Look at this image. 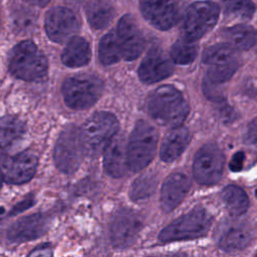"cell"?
Here are the masks:
<instances>
[{"instance_id":"1","label":"cell","mask_w":257,"mask_h":257,"mask_svg":"<svg viewBox=\"0 0 257 257\" xmlns=\"http://www.w3.org/2000/svg\"><path fill=\"white\" fill-rule=\"evenodd\" d=\"M146 108L156 122L171 128L182 125L190 111L183 93L170 84L156 88L149 95Z\"/></svg>"},{"instance_id":"2","label":"cell","mask_w":257,"mask_h":257,"mask_svg":"<svg viewBox=\"0 0 257 257\" xmlns=\"http://www.w3.org/2000/svg\"><path fill=\"white\" fill-rule=\"evenodd\" d=\"M10 73L22 80L37 81L47 74L48 62L43 52L31 40L16 44L8 55Z\"/></svg>"},{"instance_id":"3","label":"cell","mask_w":257,"mask_h":257,"mask_svg":"<svg viewBox=\"0 0 257 257\" xmlns=\"http://www.w3.org/2000/svg\"><path fill=\"white\" fill-rule=\"evenodd\" d=\"M116 117L107 111H98L88 117L80 128L85 154L97 157L118 131Z\"/></svg>"},{"instance_id":"4","label":"cell","mask_w":257,"mask_h":257,"mask_svg":"<svg viewBox=\"0 0 257 257\" xmlns=\"http://www.w3.org/2000/svg\"><path fill=\"white\" fill-rule=\"evenodd\" d=\"M158 145L156 128L146 120L136 122L127 142L128 170L138 172L145 169L153 160Z\"/></svg>"},{"instance_id":"5","label":"cell","mask_w":257,"mask_h":257,"mask_svg":"<svg viewBox=\"0 0 257 257\" xmlns=\"http://www.w3.org/2000/svg\"><path fill=\"white\" fill-rule=\"evenodd\" d=\"M211 214L203 207H196L166 226L159 234L162 242L182 241L205 236L212 225Z\"/></svg>"},{"instance_id":"6","label":"cell","mask_w":257,"mask_h":257,"mask_svg":"<svg viewBox=\"0 0 257 257\" xmlns=\"http://www.w3.org/2000/svg\"><path fill=\"white\" fill-rule=\"evenodd\" d=\"M103 88L102 80L93 74L70 76L62 84L63 100L72 109H86L98 100Z\"/></svg>"},{"instance_id":"7","label":"cell","mask_w":257,"mask_h":257,"mask_svg":"<svg viewBox=\"0 0 257 257\" xmlns=\"http://www.w3.org/2000/svg\"><path fill=\"white\" fill-rule=\"evenodd\" d=\"M85 154L80 130L75 125H68L59 135L53 159L56 168L64 174H72L80 167Z\"/></svg>"},{"instance_id":"8","label":"cell","mask_w":257,"mask_h":257,"mask_svg":"<svg viewBox=\"0 0 257 257\" xmlns=\"http://www.w3.org/2000/svg\"><path fill=\"white\" fill-rule=\"evenodd\" d=\"M219 7L214 2L199 1L191 4L183 21L184 37L196 41L210 31L217 23Z\"/></svg>"},{"instance_id":"9","label":"cell","mask_w":257,"mask_h":257,"mask_svg":"<svg viewBox=\"0 0 257 257\" xmlns=\"http://www.w3.org/2000/svg\"><path fill=\"white\" fill-rule=\"evenodd\" d=\"M225 157L218 146L207 144L196 154L193 163V174L202 185H214L220 181L224 171Z\"/></svg>"},{"instance_id":"10","label":"cell","mask_w":257,"mask_h":257,"mask_svg":"<svg viewBox=\"0 0 257 257\" xmlns=\"http://www.w3.org/2000/svg\"><path fill=\"white\" fill-rule=\"evenodd\" d=\"M143 222L140 216L131 209H118L109 222V237L116 248H126L137 239L142 230Z\"/></svg>"},{"instance_id":"11","label":"cell","mask_w":257,"mask_h":257,"mask_svg":"<svg viewBox=\"0 0 257 257\" xmlns=\"http://www.w3.org/2000/svg\"><path fill=\"white\" fill-rule=\"evenodd\" d=\"M37 168L36 156L28 151L14 156L3 155L1 171L3 181L13 185H20L30 181Z\"/></svg>"},{"instance_id":"12","label":"cell","mask_w":257,"mask_h":257,"mask_svg":"<svg viewBox=\"0 0 257 257\" xmlns=\"http://www.w3.org/2000/svg\"><path fill=\"white\" fill-rule=\"evenodd\" d=\"M144 17L156 28L168 30L180 17L181 0H140Z\"/></svg>"},{"instance_id":"13","label":"cell","mask_w":257,"mask_h":257,"mask_svg":"<svg viewBox=\"0 0 257 257\" xmlns=\"http://www.w3.org/2000/svg\"><path fill=\"white\" fill-rule=\"evenodd\" d=\"M45 31L50 40L62 43L75 34L79 28L75 14L65 7H54L45 15Z\"/></svg>"},{"instance_id":"14","label":"cell","mask_w":257,"mask_h":257,"mask_svg":"<svg viewBox=\"0 0 257 257\" xmlns=\"http://www.w3.org/2000/svg\"><path fill=\"white\" fill-rule=\"evenodd\" d=\"M116 35L124 60L133 61L142 54L145 47V38L132 15L126 14L120 18L117 23Z\"/></svg>"},{"instance_id":"15","label":"cell","mask_w":257,"mask_h":257,"mask_svg":"<svg viewBox=\"0 0 257 257\" xmlns=\"http://www.w3.org/2000/svg\"><path fill=\"white\" fill-rule=\"evenodd\" d=\"M173 73V65L165 53L158 49H151L141 62L138 75L142 82L152 84L169 77Z\"/></svg>"},{"instance_id":"16","label":"cell","mask_w":257,"mask_h":257,"mask_svg":"<svg viewBox=\"0 0 257 257\" xmlns=\"http://www.w3.org/2000/svg\"><path fill=\"white\" fill-rule=\"evenodd\" d=\"M49 227L48 218L42 214H33L14 222L7 229V238L11 242L21 243L43 236Z\"/></svg>"},{"instance_id":"17","label":"cell","mask_w":257,"mask_h":257,"mask_svg":"<svg viewBox=\"0 0 257 257\" xmlns=\"http://www.w3.org/2000/svg\"><path fill=\"white\" fill-rule=\"evenodd\" d=\"M190 179L183 173L176 172L164 182L161 190L160 205L164 212H172L185 199L190 191Z\"/></svg>"},{"instance_id":"18","label":"cell","mask_w":257,"mask_h":257,"mask_svg":"<svg viewBox=\"0 0 257 257\" xmlns=\"http://www.w3.org/2000/svg\"><path fill=\"white\" fill-rule=\"evenodd\" d=\"M103 167L105 172L113 178L122 177L127 166V144L123 137H114L103 151Z\"/></svg>"},{"instance_id":"19","label":"cell","mask_w":257,"mask_h":257,"mask_svg":"<svg viewBox=\"0 0 257 257\" xmlns=\"http://www.w3.org/2000/svg\"><path fill=\"white\" fill-rule=\"evenodd\" d=\"M190 141L191 134L188 128L181 125L172 127L162 142L160 158L166 163L174 162L184 153L189 146Z\"/></svg>"},{"instance_id":"20","label":"cell","mask_w":257,"mask_h":257,"mask_svg":"<svg viewBox=\"0 0 257 257\" xmlns=\"http://www.w3.org/2000/svg\"><path fill=\"white\" fill-rule=\"evenodd\" d=\"M91 57L89 43L82 37L75 36L69 39L61 54V61L68 67L86 65Z\"/></svg>"},{"instance_id":"21","label":"cell","mask_w":257,"mask_h":257,"mask_svg":"<svg viewBox=\"0 0 257 257\" xmlns=\"http://www.w3.org/2000/svg\"><path fill=\"white\" fill-rule=\"evenodd\" d=\"M235 49L231 44L227 43L209 46L203 53V62L208 66H222L239 61Z\"/></svg>"},{"instance_id":"22","label":"cell","mask_w":257,"mask_h":257,"mask_svg":"<svg viewBox=\"0 0 257 257\" xmlns=\"http://www.w3.org/2000/svg\"><path fill=\"white\" fill-rule=\"evenodd\" d=\"M86 17L94 29L104 28L109 24L114 15L111 4L105 0H93L86 6Z\"/></svg>"},{"instance_id":"23","label":"cell","mask_w":257,"mask_h":257,"mask_svg":"<svg viewBox=\"0 0 257 257\" xmlns=\"http://www.w3.org/2000/svg\"><path fill=\"white\" fill-rule=\"evenodd\" d=\"M25 134L24 122L14 115H5L1 119V145L5 150L11 149Z\"/></svg>"},{"instance_id":"24","label":"cell","mask_w":257,"mask_h":257,"mask_svg":"<svg viewBox=\"0 0 257 257\" xmlns=\"http://www.w3.org/2000/svg\"><path fill=\"white\" fill-rule=\"evenodd\" d=\"M221 197L227 210L233 216H240L248 209L249 199L247 194L235 185L225 187L221 193Z\"/></svg>"},{"instance_id":"25","label":"cell","mask_w":257,"mask_h":257,"mask_svg":"<svg viewBox=\"0 0 257 257\" xmlns=\"http://www.w3.org/2000/svg\"><path fill=\"white\" fill-rule=\"evenodd\" d=\"M224 37L234 48L247 50L255 44L256 34L251 26L239 24L224 31Z\"/></svg>"},{"instance_id":"26","label":"cell","mask_w":257,"mask_h":257,"mask_svg":"<svg viewBox=\"0 0 257 257\" xmlns=\"http://www.w3.org/2000/svg\"><path fill=\"white\" fill-rule=\"evenodd\" d=\"M98 57L103 65L114 64L122 58V51L116 34L109 32L100 39Z\"/></svg>"},{"instance_id":"27","label":"cell","mask_w":257,"mask_h":257,"mask_svg":"<svg viewBox=\"0 0 257 257\" xmlns=\"http://www.w3.org/2000/svg\"><path fill=\"white\" fill-rule=\"evenodd\" d=\"M198 47L195 41L186 37L177 40L171 48V58L179 65H187L193 62L197 56Z\"/></svg>"},{"instance_id":"28","label":"cell","mask_w":257,"mask_h":257,"mask_svg":"<svg viewBox=\"0 0 257 257\" xmlns=\"http://www.w3.org/2000/svg\"><path fill=\"white\" fill-rule=\"evenodd\" d=\"M250 242L249 233L243 228H231L219 240V247L226 252L242 250Z\"/></svg>"},{"instance_id":"29","label":"cell","mask_w":257,"mask_h":257,"mask_svg":"<svg viewBox=\"0 0 257 257\" xmlns=\"http://www.w3.org/2000/svg\"><path fill=\"white\" fill-rule=\"evenodd\" d=\"M158 185L157 176L153 173H146L137 178L131 187L130 197L134 201L148 199L154 194Z\"/></svg>"},{"instance_id":"30","label":"cell","mask_w":257,"mask_h":257,"mask_svg":"<svg viewBox=\"0 0 257 257\" xmlns=\"http://www.w3.org/2000/svg\"><path fill=\"white\" fill-rule=\"evenodd\" d=\"M225 13L229 16L249 20L255 11L251 0H222Z\"/></svg>"},{"instance_id":"31","label":"cell","mask_w":257,"mask_h":257,"mask_svg":"<svg viewBox=\"0 0 257 257\" xmlns=\"http://www.w3.org/2000/svg\"><path fill=\"white\" fill-rule=\"evenodd\" d=\"M239 64L240 61H236L222 66H209V69L207 70V74L204 80L218 86L228 81L232 77V75L239 67Z\"/></svg>"},{"instance_id":"32","label":"cell","mask_w":257,"mask_h":257,"mask_svg":"<svg viewBox=\"0 0 257 257\" xmlns=\"http://www.w3.org/2000/svg\"><path fill=\"white\" fill-rule=\"evenodd\" d=\"M36 18L34 14L26 9H21L16 11L13 18V24L17 31L22 33H27L33 30L35 26Z\"/></svg>"},{"instance_id":"33","label":"cell","mask_w":257,"mask_h":257,"mask_svg":"<svg viewBox=\"0 0 257 257\" xmlns=\"http://www.w3.org/2000/svg\"><path fill=\"white\" fill-rule=\"evenodd\" d=\"M33 204H34V199H33V197H32V196H28V197H26L24 200H22L21 202H19L17 205H15V206L12 208V210H11V212H10L9 215H11V216H12V215H17V214H19V213H21V212L27 210L28 208H30Z\"/></svg>"},{"instance_id":"34","label":"cell","mask_w":257,"mask_h":257,"mask_svg":"<svg viewBox=\"0 0 257 257\" xmlns=\"http://www.w3.org/2000/svg\"><path fill=\"white\" fill-rule=\"evenodd\" d=\"M247 137L250 145L257 151V117L250 122L248 126Z\"/></svg>"},{"instance_id":"35","label":"cell","mask_w":257,"mask_h":257,"mask_svg":"<svg viewBox=\"0 0 257 257\" xmlns=\"http://www.w3.org/2000/svg\"><path fill=\"white\" fill-rule=\"evenodd\" d=\"M244 159H245V155L243 152H237L234 154V156L232 157L229 167L232 171L237 172L240 171L243 168V164H244Z\"/></svg>"},{"instance_id":"36","label":"cell","mask_w":257,"mask_h":257,"mask_svg":"<svg viewBox=\"0 0 257 257\" xmlns=\"http://www.w3.org/2000/svg\"><path fill=\"white\" fill-rule=\"evenodd\" d=\"M30 256H50L52 255L50 245L48 244H42L34 248L33 251L29 253Z\"/></svg>"},{"instance_id":"37","label":"cell","mask_w":257,"mask_h":257,"mask_svg":"<svg viewBox=\"0 0 257 257\" xmlns=\"http://www.w3.org/2000/svg\"><path fill=\"white\" fill-rule=\"evenodd\" d=\"M26 2H28L29 4H32L34 6H38V7H43L45 6L50 0H25Z\"/></svg>"},{"instance_id":"38","label":"cell","mask_w":257,"mask_h":257,"mask_svg":"<svg viewBox=\"0 0 257 257\" xmlns=\"http://www.w3.org/2000/svg\"><path fill=\"white\" fill-rule=\"evenodd\" d=\"M255 43H256V46H257V33H256V40H255Z\"/></svg>"},{"instance_id":"39","label":"cell","mask_w":257,"mask_h":257,"mask_svg":"<svg viewBox=\"0 0 257 257\" xmlns=\"http://www.w3.org/2000/svg\"><path fill=\"white\" fill-rule=\"evenodd\" d=\"M256 197H257V191H256Z\"/></svg>"}]
</instances>
